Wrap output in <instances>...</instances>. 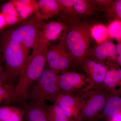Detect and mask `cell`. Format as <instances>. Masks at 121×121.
Masks as SVG:
<instances>
[{
	"instance_id": "13",
	"label": "cell",
	"mask_w": 121,
	"mask_h": 121,
	"mask_svg": "<svg viewBox=\"0 0 121 121\" xmlns=\"http://www.w3.org/2000/svg\"><path fill=\"white\" fill-rule=\"evenodd\" d=\"M107 70L104 63L97 61L91 73L87 77L89 85L86 91L102 89Z\"/></svg>"
},
{
	"instance_id": "11",
	"label": "cell",
	"mask_w": 121,
	"mask_h": 121,
	"mask_svg": "<svg viewBox=\"0 0 121 121\" xmlns=\"http://www.w3.org/2000/svg\"><path fill=\"white\" fill-rule=\"evenodd\" d=\"M91 53H89L91 58L98 62L105 64L110 61L117 60L116 47L111 41H106L95 48Z\"/></svg>"
},
{
	"instance_id": "33",
	"label": "cell",
	"mask_w": 121,
	"mask_h": 121,
	"mask_svg": "<svg viewBox=\"0 0 121 121\" xmlns=\"http://www.w3.org/2000/svg\"><path fill=\"white\" fill-rule=\"evenodd\" d=\"M4 60L3 54H0V74L4 73Z\"/></svg>"
},
{
	"instance_id": "27",
	"label": "cell",
	"mask_w": 121,
	"mask_h": 121,
	"mask_svg": "<svg viewBox=\"0 0 121 121\" xmlns=\"http://www.w3.org/2000/svg\"><path fill=\"white\" fill-rule=\"evenodd\" d=\"M96 62V60L89 58H86L82 62L83 69L88 76L91 73Z\"/></svg>"
},
{
	"instance_id": "19",
	"label": "cell",
	"mask_w": 121,
	"mask_h": 121,
	"mask_svg": "<svg viewBox=\"0 0 121 121\" xmlns=\"http://www.w3.org/2000/svg\"><path fill=\"white\" fill-rule=\"evenodd\" d=\"M73 3L76 17H84L91 15L95 9L90 0H73Z\"/></svg>"
},
{
	"instance_id": "22",
	"label": "cell",
	"mask_w": 121,
	"mask_h": 121,
	"mask_svg": "<svg viewBox=\"0 0 121 121\" xmlns=\"http://www.w3.org/2000/svg\"><path fill=\"white\" fill-rule=\"evenodd\" d=\"M61 8V11H62L64 16L67 19L68 17H76L73 7V0H58Z\"/></svg>"
},
{
	"instance_id": "5",
	"label": "cell",
	"mask_w": 121,
	"mask_h": 121,
	"mask_svg": "<svg viewBox=\"0 0 121 121\" xmlns=\"http://www.w3.org/2000/svg\"><path fill=\"white\" fill-rule=\"evenodd\" d=\"M45 23L35 13L4 31L1 39L20 43L30 50L33 48L40 36Z\"/></svg>"
},
{
	"instance_id": "25",
	"label": "cell",
	"mask_w": 121,
	"mask_h": 121,
	"mask_svg": "<svg viewBox=\"0 0 121 121\" xmlns=\"http://www.w3.org/2000/svg\"><path fill=\"white\" fill-rule=\"evenodd\" d=\"M110 7L111 13L114 19L121 23V0L113 1Z\"/></svg>"
},
{
	"instance_id": "26",
	"label": "cell",
	"mask_w": 121,
	"mask_h": 121,
	"mask_svg": "<svg viewBox=\"0 0 121 121\" xmlns=\"http://www.w3.org/2000/svg\"><path fill=\"white\" fill-rule=\"evenodd\" d=\"M15 6L16 10L19 12L22 9L27 6H33L37 7V1L31 0H11Z\"/></svg>"
},
{
	"instance_id": "23",
	"label": "cell",
	"mask_w": 121,
	"mask_h": 121,
	"mask_svg": "<svg viewBox=\"0 0 121 121\" xmlns=\"http://www.w3.org/2000/svg\"><path fill=\"white\" fill-rule=\"evenodd\" d=\"M108 35L113 39L118 40H121V23L115 20L111 23L108 26Z\"/></svg>"
},
{
	"instance_id": "1",
	"label": "cell",
	"mask_w": 121,
	"mask_h": 121,
	"mask_svg": "<svg viewBox=\"0 0 121 121\" xmlns=\"http://www.w3.org/2000/svg\"><path fill=\"white\" fill-rule=\"evenodd\" d=\"M50 42L43 32L28 56L22 73L14 90L15 102H24L27 99L32 85L39 79L47 64V53Z\"/></svg>"
},
{
	"instance_id": "31",
	"label": "cell",
	"mask_w": 121,
	"mask_h": 121,
	"mask_svg": "<svg viewBox=\"0 0 121 121\" xmlns=\"http://www.w3.org/2000/svg\"><path fill=\"white\" fill-rule=\"evenodd\" d=\"M117 52V61L118 64L121 67V43L118 44L116 47Z\"/></svg>"
},
{
	"instance_id": "15",
	"label": "cell",
	"mask_w": 121,
	"mask_h": 121,
	"mask_svg": "<svg viewBox=\"0 0 121 121\" xmlns=\"http://www.w3.org/2000/svg\"><path fill=\"white\" fill-rule=\"evenodd\" d=\"M24 117L27 121H48L43 108L30 102H23Z\"/></svg>"
},
{
	"instance_id": "12",
	"label": "cell",
	"mask_w": 121,
	"mask_h": 121,
	"mask_svg": "<svg viewBox=\"0 0 121 121\" xmlns=\"http://www.w3.org/2000/svg\"><path fill=\"white\" fill-rule=\"evenodd\" d=\"M37 2V10L35 13L43 20L51 18L61 12L58 0H40Z\"/></svg>"
},
{
	"instance_id": "10",
	"label": "cell",
	"mask_w": 121,
	"mask_h": 121,
	"mask_svg": "<svg viewBox=\"0 0 121 121\" xmlns=\"http://www.w3.org/2000/svg\"><path fill=\"white\" fill-rule=\"evenodd\" d=\"M106 73L102 89L106 93L121 95V68L117 61L106 63Z\"/></svg>"
},
{
	"instance_id": "8",
	"label": "cell",
	"mask_w": 121,
	"mask_h": 121,
	"mask_svg": "<svg viewBox=\"0 0 121 121\" xmlns=\"http://www.w3.org/2000/svg\"><path fill=\"white\" fill-rule=\"evenodd\" d=\"M59 87L61 93L72 94L74 92L83 93L85 92L89 85L87 77L74 72H63L58 75Z\"/></svg>"
},
{
	"instance_id": "9",
	"label": "cell",
	"mask_w": 121,
	"mask_h": 121,
	"mask_svg": "<svg viewBox=\"0 0 121 121\" xmlns=\"http://www.w3.org/2000/svg\"><path fill=\"white\" fill-rule=\"evenodd\" d=\"M84 101L82 93L80 95L61 93L55 102L60 107L68 121H79Z\"/></svg>"
},
{
	"instance_id": "3",
	"label": "cell",
	"mask_w": 121,
	"mask_h": 121,
	"mask_svg": "<svg viewBox=\"0 0 121 121\" xmlns=\"http://www.w3.org/2000/svg\"><path fill=\"white\" fill-rule=\"evenodd\" d=\"M0 44V51L4 56V71L7 83L15 86L28 57L29 50L20 43L2 39Z\"/></svg>"
},
{
	"instance_id": "35",
	"label": "cell",
	"mask_w": 121,
	"mask_h": 121,
	"mask_svg": "<svg viewBox=\"0 0 121 121\" xmlns=\"http://www.w3.org/2000/svg\"><path fill=\"white\" fill-rule=\"evenodd\" d=\"M6 83H7V81L5 73L4 74H0V84Z\"/></svg>"
},
{
	"instance_id": "29",
	"label": "cell",
	"mask_w": 121,
	"mask_h": 121,
	"mask_svg": "<svg viewBox=\"0 0 121 121\" xmlns=\"http://www.w3.org/2000/svg\"><path fill=\"white\" fill-rule=\"evenodd\" d=\"M1 13L4 15L10 13H18L11 1L5 2L2 5Z\"/></svg>"
},
{
	"instance_id": "21",
	"label": "cell",
	"mask_w": 121,
	"mask_h": 121,
	"mask_svg": "<svg viewBox=\"0 0 121 121\" xmlns=\"http://www.w3.org/2000/svg\"><path fill=\"white\" fill-rule=\"evenodd\" d=\"M91 37L99 43L101 44L106 41L108 36V29L101 25H97L91 28Z\"/></svg>"
},
{
	"instance_id": "7",
	"label": "cell",
	"mask_w": 121,
	"mask_h": 121,
	"mask_svg": "<svg viewBox=\"0 0 121 121\" xmlns=\"http://www.w3.org/2000/svg\"><path fill=\"white\" fill-rule=\"evenodd\" d=\"M46 57L48 67L57 74L66 71L73 60L62 38L58 43L50 44Z\"/></svg>"
},
{
	"instance_id": "30",
	"label": "cell",
	"mask_w": 121,
	"mask_h": 121,
	"mask_svg": "<svg viewBox=\"0 0 121 121\" xmlns=\"http://www.w3.org/2000/svg\"><path fill=\"white\" fill-rule=\"evenodd\" d=\"M90 1L95 8V7H98L100 8L110 7L113 2L112 0H93Z\"/></svg>"
},
{
	"instance_id": "28",
	"label": "cell",
	"mask_w": 121,
	"mask_h": 121,
	"mask_svg": "<svg viewBox=\"0 0 121 121\" xmlns=\"http://www.w3.org/2000/svg\"><path fill=\"white\" fill-rule=\"evenodd\" d=\"M4 15L7 26L13 25L19 22V15L18 13H10Z\"/></svg>"
},
{
	"instance_id": "17",
	"label": "cell",
	"mask_w": 121,
	"mask_h": 121,
	"mask_svg": "<svg viewBox=\"0 0 121 121\" xmlns=\"http://www.w3.org/2000/svg\"><path fill=\"white\" fill-rule=\"evenodd\" d=\"M24 117L22 109L12 106H0V121H23Z\"/></svg>"
},
{
	"instance_id": "34",
	"label": "cell",
	"mask_w": 121,
	"mask_h": 121,
	"mask_svg": "<svg viewBox=\"0 0 121 121\" xmlns=\"http://www.w3.org/2000/svg\"><path fill=\"white\" fill-rule=\"evenodd\" d=\"M109 121H121V111L114 117L109 119Z\"/></svg>"
},
{
	"instance_id": "14",
	"label": "cell",
	"mask_w": 121,
	"mask_h": 121,
	"mask_svg": "<svg viewBox=\"0 0 121 121\" xmlns=\"http://www.w3.org/2000/svg\"><path fill=\"white\" fill-rule=\"evenodd\" d=\"M106 94L105 104L98 118V121L102 119L109 120L121 111V95L108 93Z\"/></svg>"
},
{
	"instance_id": "18",
	"label": "cell",
	"mask_w": 121,
	"mask_h": 121,
	"mask_svg": "<svg viewBox=\"0 0 121 121\" xmlns=\"http://www.w3.org/2000/svg\"><path fill=\"white\" fill-rule=\"evenodd\" d=\"M43 108L48 121H69L60 107L56 102L52 105H45Z\"/></svg>"
},
{
	"instance_id": "2",
	"label": "cell",
	"mask_w": 121,
	"mask_h": 121,
	"mask_svg": "<svg viewBox=\"0 0 121 121\" xmlns=\"http://www.w3.org/2000/svg\"><path fill=\"white\" fill-rule=\"evenodd\" d=\"M66 28L63 37L65 46L73 60L82 62L90 51L91 28L86 23L66 20Z\"/></svg>"
},
{
	"instance_id": "16",
	"label": "cell",
	"mask_w": 121,
	"mask_h": 121,
	"mask_svg": "<svg viewBox=\"0 0 121 121\" xmlns=\"http://www.w3.org/2000/svg\"><path fill=\"white\" fill-rule=\"evenodd\" d=\"M66 24L63 22H51L44 24L43 32L46 39L50 41L56 40L60 36L63 31H65Z\"/></svg>"
},
{
	"instance_id": "20",
	"label": "cell",
	"mask_w": 121,
	"mask_h": 121,
	"mask_svg": "<svg viewBox=\"0 0 121 121\" xmlns=\"http://www.w3.org/2000/svg\"><path fill=\"white\" fill-rule=\"evenodd\" d=\"M15 86L9 83L0 84V104H9L15 102L14 90Z\"/></svg>"
},
{
	"instance_id": "6",
	"label": "cell",
	"mask_w": 121,
	"mask_h": 121,
	"mask_svg": "<svg viewBox=\"0 0 121 121\" xmlns=\"http://www.w3.org/2000/svg\"><path fill=\"white\" fill-rule=\"evenodd\" d=\"M84 104L79 121H97L103 110L106 100V94L102 89L82 93Z\"/></svg>"
},
{
	"instance_id": "24",
	"label": "cell",
	"mask_w": 121,
	"mask_h": 121,
	"mask_svg": "<svg viewBox=\"0 0 121 121\" xmlns=\"http://www.w3.org/2000/svg\"><path fill=\"white\" fill-rule=\"evenodd\" d=\"M37 7L33 6H27L22 9L18 13L19 22H22L33 15V13H35Z\"/></svg>"
},
{
	"instance_id": "32",
	"label": "cell",
	"mask_w": 121,
	"mask_h": 121,
	"mask_svg": "<svg viewBox=\"0 0 121 121\" xmlns=\"http://www.w3.org/2000/svg\"><path fill=\"white\" fill-rule=\"evenodd\" d=\"M6 26L7 25L4 16L1 13H0V30Z\"/></svg>"
},
{
	"instance_id": "4",
	"label": "cell",
	"mask_w": 121,
	"mask_h": 121,
	"mask_svg": "<svg viewBox=\"0 0 121 121\" xmlns=\"http://www.w3.org/2000/svg\"><path fill=\"white\" fill-rule=\"evenodd\" d=\"M58 75L45 67L36 83L29 91L27 99L29 102L43 107L46 101L55 102L61 94L58 84Z\"/></svg>"
}]
</instances>
